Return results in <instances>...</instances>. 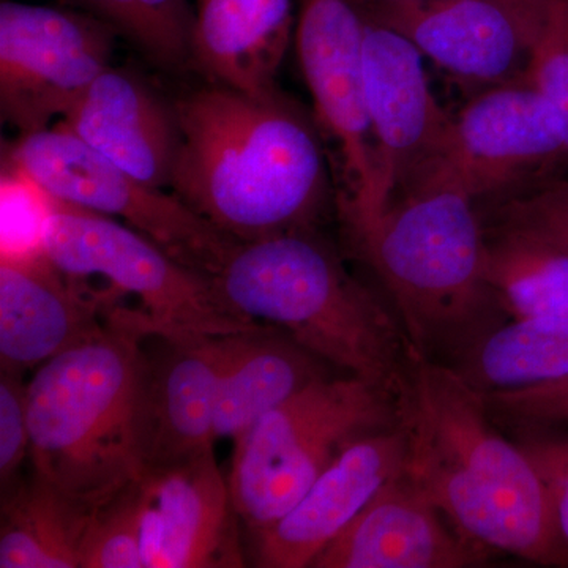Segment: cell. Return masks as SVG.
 Listing matches in <instances>:
<instances>
[{
    "mask_svg": "<svg viewBox=\"0 0 568 568\" xmlns=\"http://www.w3.org/2000/svg\"><path fill=\"white\" fill-rule=\"evenodd\" d=\"M0 203L2 260H26L44 254V231L55 197L24 171L3 163Z\"/></svg>",
    "mask_w": 568,
    "mask_h": 568,
    "instance_id": "4316f807",
    "label": "cell"
},
{
    "mask_svg": "<svg viewBox=\"0 0 568 568\" xmlns=\"http://www.w3.org/2000/svg\"><path fill=\"white\" fill-rule=\"evenodd\" d=\"M145 568L242 567L230 481L213 450L136 481Z\"/></svg>",
    "mask_w": 568,
    "mask_h": 568,
    "instance_id": "5bb4252c",
    "label": "cell"
},
{
    "mask_svg": "<svg viewBox=\"0 0 568 568\" xmlns=\"http://www.w3.org/2000/svg\"><path fill=\"white\" fill-rule=\"evenodd\" d=\"M215 282L237 312L280 328L324 364L396 399L405 390L406 335L315 227L239 242Z\"/></svg>",
    "mask_w": 568,
    "mask_h": 568,
    "instance_id": "277c9868",
    "label": "cell"
},
{
    "mask_svg": "<svg viewBox=\"0 0 568 568\" xmlns=\"http://www.w3.org/2000/svg\"><path fill=\"white\" fill-rule=\"evenodd\" d=\"M226 336L153 335L145 349L142 473L213 450Z\"/></svg>",
    "mask_w": 568,
    "mask_h": 568,
    "instance_id": "2e32d148",
    "label": "cell"
},
{
    "mask_svg": "<svg viewBox=\"0 0 568 568\" xmlns=\"http://www.w3.org/2000/svg\"><path fill=\"white\" fill-rule=\"evenodd\" d=\"M2 499L0 567H80L82 537L91 510L36 476Z\"/></svg>",
    "mask_w": 568,
    "mask_h": 568,
    "instance_id": "603a6c76",
    "label": "cell"
},
{
    "mask_svg": "<svg viewBox=\"0 0 568 568\" xmlns=\"http://www.w3.org/2000/svg\"><path fill=\"white\" fill-rule=\"evenodd\" d=\"M403 426L361 437L339 454L297 504L256 536L260 567H312L379 489L405 467Z\"/></svg>",
    "mask_w": 568,
    "mask_h": 568,
    "instance_id": "9a60e30c",
    "label": "cell"
},
{
    "mask_svg": "<svg viewBox=\"0 0 568 568\" xmlns=\"http://www.w3.org/2000/svg\"><path fill=\"white\" fill-rule=\"evenodd\" d=\"M365 18L351 0H301L295 52L321 132L335 145L336 196L351 234L379 219L377 163L366 108Z\"/></svg>",
    "mask_w": 568,
    "mask_h": 568,
    "instance_id": "9c48e42d",
    "label": "cell"
},
{
    "mask_svg": "<svg viewBox=\"0 0 568 568\" xmlns=\"http://www.w3.org/2000/svg\"><path fill=\"white\" fill-rule=\"evenodd\" d=\"M406 476L387 481L317 556L315 568H462L487 560L481 545L452 526Z\"/></svg>",
    "mask_w": 568,
    "mask_h": 568,
    "instance_id": "e0dca14e",
    "label": "cell"
},
{
    "mask_svg": "<svg viewBox=\"0 0 568 568\" xmlns=\"http://www.w3.org/2000/svg\"><path fill=\"white\" fill-rule=\"evenodd\" d=\"M568 162L566 126L526 80L481 89L454 118L446 171L478 204H495L547 182Z\"/></svg>",
    "mask_w": 568,
    "mask_h": 568,
    "instance_id": "7c38bea8",
    "label": "cell"
},
{
    "mask_svg": "<svg viewBox=\"0 0 568 568\" xmlns=\"http://www.w3.org/2000/svg\"><path fill=\"white\" fill-rule=\"evenodd\" d=\"M133 41L166 69L192 62L194 10L189 0H69Z\"/></svg>",
    "mask_w": 568,
    "mask_h": 568,
    "instance_id": "d4e9b609",
    "label": "cell"
},
{
    "mask_svg": "<svg viewBox=\"0 0 568 568\" xmlns=\"http://www.w3.org/2000/svg\"><path fill=\"white\" fill-rule=\"evenodd\" d=\"M484 395L491 409L519 424H568V377L544 386Z\"/></svg>",
    "mask_w": 568,
    "mask_h": 568,
    "instance_id": "4dcf8cb0",
    "label": "cell"
},
{
    "mask_svg": "<svg viewBox=\"0 0 568 568\" xmlns=\"http://www.w3.org/2000/svg\"><path fill=\"white\" fill-rule=\"evenodd\" d=\"M353 237L392 295L416 357L462 354L503 310L488 282L484 215L447 171L396 197Z\"/></svg>",
    "mask_w": 568,
    "mask_h": 568,
    "instance_id": "5b68a950",
    "label": "cell"
},
{
    "mask_svg": "<svg viewBox=\"0 0 568 568\" xmlns=\"http://www.w3.org/2000/svg\"><path fill=\"white\" fill-rule=\"evenodd\" d=\"M364 18L366 108L376 148L381 216L396 197L446 171L454 118L437 103L416 44L383 22Z\"/></svg>",
    "mask_w": 568,
    "mask_h": 568,
    "instance_id": "8fae6325",
    "label": "cell"
},
{
    "mask_svg": "<svg viewBox=\"0 0 568 568\" xmlns=\"http://www.w3.org/2000/svg\"><path fill=\"white\" fill-rule=\"evenodd\" d=\"M489 224L537 239L568 254V182L549 179L489 204Z\"/></svg>",
    "mask_w": 568,
    "mask_h": 568,
    "instance_id": "83f0119b",
    "label": "cell"
},
{
    "mask_svg": "<svg viewBox=\"0 0 568 568\" xmlns=\"http://www.w3.org/2000/svg\"><path fill=\"white\" fill-rule=\"evenodd\" d=\"M144 310L112 305L92 338L40 365L28 384L33 476L95 510L142 476Z\"/></svg>",
    "mask_w": 568,
    "mask_h": 568,
    "instance_id": "3957f363",
    "label": "cell"
},
{
    "mask_svg": "<svg viewBox=\"0 0 568 568\" xmlns=\"http://www.w3.org/2000/svg\"><path fill=\"white\" fill-rule=\"evenodd\" d=\"M323 361L274 325L230 335L215 399V436L239 439L323 375Z\"/></svg>",
    "mask_w": 568,
    "mask_h": 568,
    "instance_id": "44dd1931",
    "label": "cell"
},
{
    "mask_svg": "<svg viewBox=\"0 0 568 568\" xmlns=\"http://www.w3.org/2000/svg\"><path fill=\"white\" fill-rule=\"evenodd\" d=\"M398 399L361 377L321 376L234 440L237 517L260 532L291 510L346 447L392 428Z\"/></svg>",
    "mask_w": 568,
    "mask_h": 568,
    "instance_id": "8992f818",
    "label": "cell"
},
{
    "mask_svg": "<svg viewBox=\"0 0 568 568\" xmlns=\"http://www.w3.org/2000/svg\"><path fill=\"white\" fill-rule=\"evenodd\" d=\"M351 2H353L362 13H368V11L381 9V7L398 6V3L407 2H420V0H351Z\"/></svg>",
    "mask_w": 568,
    "mask_h": 568,
    "instance_id": "d6a6232c",
    "label": "cell"
},
{
    "mask_svg": "<svg viewBox=\"0 0 568 568\" xmlns=\"http://www.w3.org/2000/svg\"><path fill=\"white\" fill-rule=\"evenodd\" d=\"M403 473L462 536L541 566H568L548 489L518 443L497 432L487 398L440 362L413 355L398 399Z\"/></svg>",
    "mask_w": 568,
    "mask_h": 568,
    "instance_id": "7a4b0ae2",
    "label": "cell"
},
{
    "mask_svg": "<svg viewBox=\"0 0 568 568\" xmlns=\"http://www.w3.org/2000/svg\"><path fill=\"white\" fill-rule=\"evenodd\" d=\"M118 32L89 13L3 0L0 111L22 134L65 115L110 67Z\"/></svg>",
    "mask_w": 568,
    "mask_h": 568,
    "instance_id": "30bf717a",
    "label": "cell"
},
{
    "mask_svg": "<svg viewBox=\"0 0 568 568\" xmlns=\"http://www.w3.org/2000/svg\"><path fill=\"white\" fill-rule=\"evenodd\" d=\"M455 369L481 394L519 390L568 377V323L511 317L467 346Z\"/></svg>",
    "mask_w": 568,
    "mask_h": 568,
    "instance_id": "7402d4cb",
    "label": "cell"
},
{
    "mask_svg": "<svg viewBox=\"0 0 568 568\" xmlns=\"http://www.w3.org/2000/svg\"><path fill=\"white\" fill-rule=\"evenodd\" d=\"M174 108L181 151L171 189L235 241L315 227L336 200L316 119L276 85H212Z\"/></svg>",
    "mask_w": 568,
    "mask_h": 568,
    "instance_id": "6da1fadb",
    "label": "cell"
},
{
    "mask_svg": "<svg viewBox=\"0 0 568 568\" xmlns=\"http://www.w3.org/2000/svg\"><path fill=\"white\" fill-rule=\"evenodd\" d=\"M136 481L92 511L82 537L80 567H145Z\"/></svg>",
    "mask_w": 568,
    "mask_h": 568,
    "instance_id": "484cf974",
    "label": "cell"
},
{
    "mask_svg": "<svg viewBox=\"0 0 568 568\" xmlns=\"http://www.w3.org/2000/svg\"><path fill=\"white\" fill-rule=\"evenodd\" d=\"M487 226L489 286L511 317L568 323V254L537 239Z\"/></svg>",
    "mask_w": 568,
    "mask_h": 568,
    "instance_id": "cb8c5ba5",
    "label": "cell"
},
{
    "mask_svg": "<svg viewBox=\"0 0 568 568\" xmlns=\"http://www.w3.org/2000/svg\"><path fill=\"white\" fill-rule=\"evenodd\" d=\"M43 250L62 274L102 276L115 293L140 298L159 335L226 336L264 325L237 312L215 276L182 264L103 213L55 200Z\"/></svg>",
    "mask_w": 568,
    "mask_h": 568,
    "instance_id": "52a82bcc",
    "label": "cell"
},
{
    "mask_svg": "<svg viewBox=\"0 0 568 568\" xmlns=\"http://www.w3.org/2000/svg\"><path fill=\"white\" fill-rule=\"evenodd\" d=\"M551 0H420L362 13L403 33L462 85L523 80Z\"/></svg>",
    "mask_w": 568,
    "mask_h": 568,
    "instance_id": "4fadbf2b",
    "label": "cell"
},
{
    "mask_svg": "<svg viewBox=\"0 0 568 568\" xmlns=\"http://www.w3.org/2000/svg\"><path fill=\"white\" fill-rule=\"evenodd\" d=\"M47 254L0 261V361L20 373L102 332L114 302L88 293Z\"/></svg>",
    "mask_w": 568,
    "mask_h": 568,
    "instance_id": "ac0fdd59",
    "label": "cell"
},
{
    "mask_svg": "<svg viewBox=\"0 0 568 568\" xmlns=\"http://www.w3.org/2000/svg\"><path fill=\"white\" fill-rule=\"evenodd\" d=\"M74 136L152 189H171L181 129L170 106L140 78L108 67L63 115Z\"/></svg>",
    "mask_w": 568,
    "mask_h": 568,
    "instance_id": "d6986e66",
    "label": "cell"
},
{
    "mask_svg": "<svg viewBox=\"0 0 568 568\" xmlns=\"http://www.w3.org/2000/svg\"><path fill=\"white\" fill-rule=\"evenodd\" d=\"M540 474L568 548V437L525 435L518 440Z\"/></svg>",
    "mask_w": 568,
    "mask_h": 568,
    "instance_id": "1f68e13d",
    "label": "cell"
},
{
    "mask_svg": "<svg viewBox=\"0 0 568 568\" xmlns=\"http://www.w3.org/2000/svg\"><path fill=\"white\" fill-rule=\"evenodd\" d=\"M558 112L568 145V0H551L525 78Z\"/></svg>",
    "mask_w": 568,
    "mask_h": 568,
    "instance_id": "f1b7e54d",
    "label": "cell"
},
{
    "mask_svg": "<svg viewBox=\"0 0 568 568\" xmlns=\"http://www.w3.org/2000/svg\"><path fill=\"white\" fill-rule=\"evenodd\" d=\"M31 450L29 433L28 386L20 373L0 376V485L2 496L10 491L18 470Z\"/></svg>",
    "mask_w": 568,
    "mask_h": 568,
    "instance_id": "f546056e",
    "label": "cell"
},
{
    "mask_svg": "<svg viewBox=\"0 0 568 568\" xmlns=\"http://www.w3.org/2000/svg\"><path fill=\"white\" fill-rule=\"evenodd\" d=\"M293 24V0H196L192 62L234 91H268Z\"/></svg>",
    "mask_w": 568,
    "mask_h": 568,
    "instance_id": "ffe728a7",
    "label": "cell"
},
{
    "mask_svg": "<svg viewBox=\"0 0 568 568\" xmlns=\"http://www.w3.org/2000/svg\"><path fill=\"white\" fill-rule=\"evenodd\" d=\"M6 164L31 175L62 203L118 216L174 260L215 276L239 241L183 203L145 185L59 125L22 134Z\"/></svg>",
    "mask_w": 568,
    "mask_h": 568,
    "instance_id": "ba28073f",
    "label": "cell"
}]
</instances>
